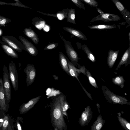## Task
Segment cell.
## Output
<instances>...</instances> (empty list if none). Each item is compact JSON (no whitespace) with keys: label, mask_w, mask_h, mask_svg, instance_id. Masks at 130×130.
<instances>
[{"label":"cell","mask_w":130,"mask_h":130,"mask_svg":"<svg viewBox=\"0 0 130 130\" xmlns=\"http://www.w3.org/2000/svg\"><path fill=\"white\" fill-rule=\"evenodd\" d=\"M63 95L61 93L54 97L50 105L51 122L55 129L66 130L67 129L62 112Z\"/></svg>","instance_id":"cell-1"},{"label":"cell","mask_w":130,"mask_h":130,"mask_svg":"<svg viewBox=\"0 0 130 130\" xmlns=\"http://www.w3.org/2000/svg\"><path fill=\"white\" fill-rule=\"evenodd\" d=\"M103 93L106 100L110 103L113 104H128L129 102L124 97L117 95L112 93L104 86H102Z\"/></svg>","instance_id":"cell-2"},{"label":"cell","mask_w":130,"mask_h":130,"mask_svg":"<svg viewBox=\"0 0 130 130\" xmlns=\"http://www.w3.org/2000/svg\"><path fill=\"white\" fill-rule=\"evenodd\" d=\"M59 35L63 41L65 47L66 52L71 62L74 66H78V61L79 59L77 52L75 51L70 41L66 40L59 34Z\"/></svg>","instance_id":"cell-3"},{"label":"cell","mask_w":130,"mask_h":130,"mask_svg":"<svg viewBox=\"0 0 130 130\" xmlns=\"http://www.w3.org/2000/svg\"><path fill=\"white\" fill-rule=\"evenodd\" d=\"M1 39L3 42L17 52H21L22 50L26 51L24 45L15 37L9 35L3 36Z\"/></svg>","instance_id":"cell-4"},{"label":"cell","mask_w":130,"mask_h":130,"mask_svg":"<svg viewBox=\"0 0 130 130\" xmlns=\"http://www.w3.org/2000/svg\"><path fill=\"white\" fill-rule=\"evenodd\" d=\"M3 85L6 99L9 103L11 99V88L9 72L7 66L4 65L3 68Z\"/></svg>","instance_id":"cell-5"},{"label":"cell","mask_w":130,"mask_h":130,"mask_svg":"<svg viewBox=\"0 0 130 130\" xmlns=\"http://www.w3.org/2000/svg\"><path fill=\"white\" fill-rule=\"evenodd\" d=\"M8 68L10 78L13 88L15 91H17L19 86L18 73L15 64L13 61L9 63Z\"/></svg>","instance_id":"cell-6"},{"label":"cell","mask_w":130,"mask_h":130,"mask_svg":"<svg viewBox=\"0 0 130 130\" xmlns=\"http://www.w3.org/2000/svg\"><path fill=\"white\" fill-rule=\"evenodd\" d=\"M26 76V82L27 87L34 82L36 75V70L34 65L27 64L24 70Z\"/></svg>","instance_id":"cell-7"},{"label":"cell","mask_w":130,"mask_h":130,"mask_svg":"<svg viewBox=\"0 0 130 130\" xmlns=\"http://www.w3.org/2000/svg\"><path fill=\"white\" fill-rule=\"evenodd\" d=\"M121 19L118 15L110 13H105L99 14L92 18L90 22H92L98 21H103L105 22L117 21Z\"/></svg>","instance_id":"cell-8"},{"label":"cell","mask_w":130,"mask_h":130,"mask_svg":"<svg viewBox=\"0 0 130 130\" xmlns=\"http://www.w3.org/2000/svg\"><path fill=\"white\" fill-rule=\"evenodd\" d=\"M19 38L25 46L26 51L32 56H36L37 55L38 50L34 45L21 36H20Z\"/></svg>","instance_id":"cell-9"},{"label":"cell","mask_w":130,"mask_h":130,"mask_svg":"<svg viewBox=\"0 0 130 130\" xmlns=\"http://www.w3.org/2000/svg\"><path fill=\"white\" fill-rule=\"evenodd\" d=\"M66 58L68 63L69 71L70 75L75 77L79 81L78 76L81 73L86 75L87 69L84 66H81L79 69L77 68L66 57Z\"/></svg>","instance_id":"cell-10"},{"label":"cell","mask_w":130,"mask_h":130,"mask_svg":"<svg viewBox=\"0 0 130 130\" xmlns=\"http://www.w3.org/2000/svg\"><path fill=\"white\" fill-rule=\"evenodd\" d=\"M120 12L123 17L128 25L126 27H129L130 25V13L124 7L119 0H111Z\"/></svg>","instance_id":"cell-11"},{"label":"cell","mask_w":130,"mask_h":130,"mask_svg":"<svg viewBox=\"0 0 130 130\" xmlns=\"http://www.w3.org/2000/svg\"><path fill=\"white\" fill-rule=\"evenodd\" d=\"M41 96L39 95L33 98L27 102L21 105L19 109L20 114L26 113L33 108L39 100Z\"/></svg>","instance_id":"cell-12"},{"label":"cell","mask_w":130,"mask_h":130,"mask_svg":"<svg viewBox=\"0 0 130 130\" xmlns=\"http://www.w3.org/2000/svg\"><path fill=\"white\" fill-rule=\"evenodd\" d=\"M9 103L7 100L4 90L3 80L0 77V109L7 112L9 108Z\"/></svg>","instance_id":"cell-13"},{"label":"cell","mask_w":130,"mask_h":130,"mask_svg":"<svg viewBox=\"0 0 130 130\" xmlns=\"http://www.w3.org/2000/svg\"><path fill=\"white\" fill-rule=\"evenodd\" d=\"M92 112L90 106L85 108L79 120V123L81 126L87 125L92 118Z\"/></svg>","instance_id":"cell-14"},{"label":"cell","mask_w":130,"mask_h":130,"mask_svg":"<svg viewBox=\"0 0 130 130\" xmlns=\"http://www.w3.org/2000/svg\"><path fill=\"white\" fill-rule=\"evenodd\" d=\"M119 50L116 51L110 50L108 53L107 62L108 66L110 68L113 67L117 58Z\"/></svg>","instance_id":"cell-15"},{"label":"cell","mask_w":130,"mask_h":130,"mask_svg":"<svg viewBox=\"0 0 130 130\" xmlns=\"http://www.w3.org/2000/svg\"><path fill=\"white\" fill-rule=\"evenodd\" d=\"M13 119L10 116L8 115H5L2 126V129L3 130H13Z\"/></svg>","instance_id":"cell-16"},{"label":"cell","mask_w":130,"mask_h":130,"mask_svg":"<svg viewBox=\"0 0 130 130\" xmlns=\"http://www.w3.org/2000/svg\"><path fill=\"white\" fill-rule=\"evenodd\" d=\"M63 29L77 38L84 40H87L86 36L81 31L71 27L65 26Z\"/></svg>","instance_id":"cell-17"},{"label":"cell","mask_w":130,"mask_h":130,"mask_svg":"<svg viewBox=\"0 0 130 130\" xmlns=\"http://www.w3.org/2000/svg\"><path fill=\"white\" fill-rule=\"evenodd\" d=\"M23 32L26 36L31 39L35 44L38 45L39 39L37 34L31 28H26Z\"/></svg>","instance_id":"cell-18"},{"label":"cell","mask_w":130,"mask_h":130,"mask_svg":"<svg viewBox=\"0 0 130 130\" xmlns=\"http://www.w3.org/2000/svg\"><path fill=\"white\" fill-rule=\"evenodd\" d=\"M0 43L1 44L2 48L7 55L12 58L15 59L18 58V56L17 53L13 49L0 40Z\"/></svg>","instance_id":"cell-19"},{"label":"cell","mask_w":130,"mask_h":130,"mask_svg":"<svg viewBox=\"0 0 130 130\" xmlns=\"http://www.w3.org/2000/svg\"><path fill=\"white\" fill-rule=\"evenodd\" d=\"M130 47L127 48L124 53L119 63L116 70H118L123 65L125 64L127 66V65L130 64Z\"/></svg>","instance_id":"cell-20"},{"label":"cell","mask_w":130,"mask_h":130,"mask_svg":"<svg viewBox=\"0 0 130 130\" xmlns=\"http://www.w3.org/2000/svg\"><path fill=\"white\" fill-rule=\"evenodd\" d=\"M59 59L60 64L63 70L69 75L70 74L68 62L66 57L61 52L59 54Z\"/></svg>","instance_id":"cell-21"},{"label":"cell","mask_w":130,"mask_h":130,"mask_svg":"<svg viewBox=\"0 0 130 130\" xmlns=\"http://www.w3.org/2000/svg\"><path fill=\"white\" fill-rule=\"evenodd\" d=\"M120 28V25L116 24L109 25H96L88 26L89 28L93 29L105 30L115 28L117 27Z\"/></svg>","instance_id":"cell-22"},{"label":"cell","mask_w":130,"mask_h":130,"mask_svg":"<svg viewBox=\"0 0 130 130\" xmlns=\"http://www.w3.org/2000/svg\"><path fill=\"white\" fill-rule=\"evenodd\" d=\"M81 49L85 52L88 58L92 62H94L96 61V59L94 55L86 44L81 45Z\"/></svg>","instance_id":"cell-23"},{"label":"cell","mask_w":130,"mask_h":130,"mask_svg":"<svg viewBox=\"0 0 130 130\" xmlns=\"http://www.w3.org/2000/svg\"><path fill=\"white\" fill-rule=\"evenodd\" d=\"M104 120L101 115H99L96 121L91 127L92 130H99L102 127L104 124Z\"/></svg>","instance_id":"cell-24"},{"label":"cell","mask_w":130,"mask_h":130,"mask_svg":"<svg viewBox=\"0 0 130 130\" xmlns=\"http://www.w3.org/2000/svg\"><path fill=\"white\" fill-rule=\"evenodd\" d=\"M75 10L73 8H71L69 9L67 14V21L74 24H75L76 23L75 21Z\"/></svg>","instance_id":"cell-25"},{"label":"cell","mask_w":130,"mask_h":130,"mask_svg":"<svg viewBox=\"0 0 130 130\" xmlns=\"http://www.w3.org/2000/svg\"><path fill=\"white\" fill-rule=\"evenodd\" d=\"M62 113L68 117L66 111L70 107V105L67 101L66 96L63 94L62 97Z\"/></svg>","instance_id":"cell-26"},{"label":"cell","mask_w":130,"mask_h":130,"mask_svg":"<svg viewBox=\"0 0 130 130\" xmlns=\"http://www.w3.org/2000/svg\"><path fill=\"white\" fill-rule=\"evenodd\" d=\"M118 119L120 124L126 130L130 129V124L128 122L120 116H118Z\"/></svg>","instance_id":"cell-27"},{"label":"cell","mask_w":130,"mask_h":130,"mask_svg":"<svg viewBox=\"0 0 130 130\" xmlns=\"http://www.w3.org/2000/svg\"><path fill=\"white\" fill-rule=\"evenodd\" d=\"M69 10V9L67 8L63 9L60 12H58L56 14V18L60 20H62L65 18H67V14Z\"/></svg>","instance_id":"cell-28"},{"label":"cell","mask_w":130,"mask_h":130,"mask_svg":"<svg viewBox=\"0 0 130 130\" xmlns=\"http://www.w3.org/2000/svg\"><path fill=\"white\" fill-rule=\"evenodd\" d=\"M112 82L118 85H121L122 86L124 85L123 83L124 80L123 77L121 76H119L115 77L113 78L112 79Z\"/></svg>","instance_id":"cell-29"},{"label":"cell","mask_w":130,"mask_h":130,"mask_svg":"<svg viewBox=\"0 0 130 130\" xmlns=\"http://www.w3.org/2000/svg\"><path fill=\"white\" fill-rule=\"evenodd\" d=\"M86 75L88 77L89 82L91 85L97 88L98 87L95 79L92 76L90 72L87 69L86 71Z\"/></svg>","instance_id":"cell-30"},{"label":"cell","mask_w":130,"mask_h":130,"mask_svg":"<svg viewBox=\"0 0 130 130\" xmlns=\"http://www.w3.org/2000/svg\"><path fill=\"white\" fill-rule=\"evenodd\" d=\"M12 5L15 6H17L20 7L26 8H28L29 9H33L32 8L29 7L27 6H25L24 5L22 4L20 2H16V3H7L5 2H2L0 1V5Z\"/></svg>","instance_id":"cell-31"},{"label":"cell","mask_w":130,"mask_h":130,"mask_svg":"<svg viewBox=\"0 0 130 130\" xmlns=\"http://www.w3.org/2000/svg\"><path fill=\"white\" fill-rule=\"evenodd\" d=\"M11 20L0 15V27L4 26L6 24L10 23Z\"/></svg>","instance_id":"cell-32"},{"label":"cell","mask_w":130,"mask_h":130,"mask_svg":"<svg viewBox=\"0 0 130 130\" xmlns=\"http://www.w3.org/2000/svg\"><path fill=\"white\" fill-rule=\"evenodd\" d=\"M81 2H83L90 6L95 7L96 8L98 6V2L95 0H80Z\"/></svg>","instance_id":"cell-33"},{"label":"cell","mask_w":130,"mask_h":130,"mask_svg":"<svg viewBox=\"0 0 130 130\" xmlns=\"http://www.w3.org/2000/svg\"><path fill=\"white\" fill-rule=\"evenodd\" d=\"M23 122L22 118L18 117L15 123V127L18 130H22L21 124Z\"/></svg>","instance_id":"cell-34"},{"label":"cell","mask_w":130,"mask_h":130,"mask_svg":"<svg viewBox=\"0 0 130 130\" xmlns=\"http://www.w3.org/2000/svg\"><path fill=\"white\" fill-rule=\"evenodd\" d=\"M57 43H50L46 45L44 48L45 50H48L56 48L58 45Z\"/></svg>","instance_id":"cell-35"},{"label":"cell","mask_w":130,"mask_h":130,"mask_svg":"<svg viewBox=\"0 0 130 130\" xmlns=\"http://www.w3.org/2000/svg\"><path fill=\"white\" fill-rule=\"evenodd\" d=\"M76 6L80 9H85L84 5L80 0H71Z\"/></svg>","instance_id":"cell-36"},{"label":"cell","mask_w":130,"mask_h":130,"mask_svg":"<svg viewBox=\"0 0 130 130\" xmlns=\"http://www.w3.org/2000/svg\"><path fill=\"white\" fill-rule=\"evenodd\" d=\"M45 23L44 21L40 22H37L35 23V27L39 30L42 29L44 26Z\"/></svg>","instance_id":"cell-37"},{"label":"cell","mask_w":130,"mask_h":130,"mask_svg":"<svg viewBox=\"0 0 130 130\" xmlns=\"http://www.w3.org/2000/svg\"><path fill=\"white\" fill-rule=\"evenodd\" d=\"M44 30L46 32L48 31L49 30V27L46 25L44 27Z\"/></svg>","instance_id":"cell-38"},{"label":"cell","mask_w":130,"mask_h":130,"mask_svg":"<svg viewBox=\"0 0 130 130\" xmlns=\"http://www.w3.org/2000/svg\"><path fill=\"white\" fill-rule=\"evenodd\" d=\"M98 11L100 13V14H102L104 13L102 10L100 9H99L97 8H96Z\"/></svg>","instance_id":"cell-39"},{"label":"cell","mask_w":130,"mask_h":130,"mask_svg":"<svg viewBox=\"0 0 130 130\" xmlns=\"http://www.w3.org/2000/svg\"><path fill=\"white\" fill-rule=\"evenodd\" d=\"M130 32H129V34H128V37H129V42H130Z\"/></svg>","instance_id":"cell-40"},{"label":"cell","mask_w":130,"mask_h":130,"mask_svg":"<svg viewBox=\"0 0 130 130\" xmlns=\"http://www.w3.org/2000/svg\"><path fill=\"white\" fill-rule=\"evenodd\" d=\"M3 122L2 123H0V127H1L2 126V124H3Z\"/></svg>","instance_id":"cell-41"},{"label":"cell","mask_w":130,"mask_h":130,"mask_svg":"<svg viewBox=\"0 0 130 130\" xmlns=\"http://www.w3.org/2000/svg\"><path fill=\"white\" fill-rule=\"evenodd\" d=\"M14 0L16 1V2H20L19 0Z\"/></svg>","instance_id":"cell-42"}]
</instances>
